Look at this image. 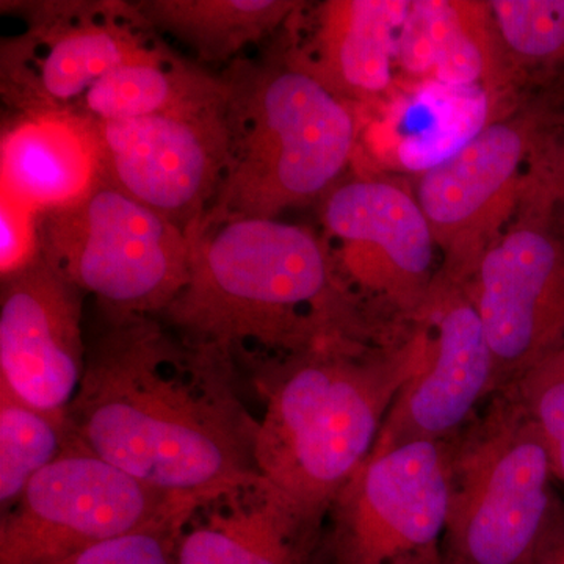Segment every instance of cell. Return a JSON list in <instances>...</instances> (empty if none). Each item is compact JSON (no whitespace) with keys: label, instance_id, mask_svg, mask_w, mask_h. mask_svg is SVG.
<instances>
[{"label":"cell","instance_id":"cell-1","mask_svg":"<svg viewBox=\"0 0 564 564\" xmlns=\"http://www.w3.org/2000/svg\"><path fill=\"white\" fill-rule=\"evenodd\" d=\"M228 364L158 317L106 321L68 408L82 445L154 491L193 499L258 475L259 417Z\"/></svg>","mask_w":564,"mask_h":564},{"label":"cell","instance_id":"cell-2","mask_svg":"<svg viewBox=\"0 0 564 564\" xmlns=\"http://www.w3.org/2000/svg\"><path fill=\"white\" fill-rule=\"evenodd\" d=\"M158 318L250 388L292 356L388 328L347 288L318 237L278 218L204 225L193 237L191 278Z\"/></svg>","mask_w":564,"mask_h":564},{"label":"cell","instance_id":"cell-3","mask_svg":"<svg viewBox=\"0 0 564 564\" xmlns=\"http://www.w3.org/2000/svg\"><path fill=\"white\" fill-rule=\"evenodd\" d=\"M421 323L378 339H340L292 356L251 384L263 403L256 462L300 510L328 521L372 455L386 417L422 361Z\"/></svg>","mask_w":564,"mask_h":564},{"label":"cell","instance_id":"cell-4","mask_svg":"<svg viewBox=\"0 0 564 564\" xmlns=\"http://www.w3.org/2000/svg\"><path fill=\"white\" fill-rule=\"evenodd\" d=\"M223 77L231 151L220 195L203 226L276 220L332 192L358 140L350 104L288 57L239 62Z\"/></svg>","mask_w":564,"mask_h":564},{"label":"cell","instance_id":"cell-5","mask_svg":"<svg viewBox=\"0 0 564 564\" xmlns=\"http://www.w3.org/2000/svg\"><path fill=\"white\" fill-rule=\"evenodd\" d=\"M543 437L511 389L451 441L447 564H532L562 505Z\"/></svg>","mask_w":564,"mask_h":564},{"label":"cell","instance_id":"cell-6","mask_svg":"<svg viewBox=\"0 0 564 564\" xmlns=\"http://www.w3.org/2000/svg\"><path fill=\"white\" fill-rule=\"evenodd\" d=\"M193 237L107 181L41 217V256L95 296L104 321L159 317L191 278Z\"/></svg>","mask_w":564,"mask_h":564},{"label":"cell","instance_id":"cell-7","mask_svg":"<svg viewBox=\"0 0 564 564\" xmlns=\"http://www.w3.org/2000/svg\"><path fill=\"white\" fill-rule=\"evenodd\" d=\"M195 499L154 491L70 434L63 454L2 514L0 564L58 563L104 541L180 518Z\"/></svg>","mask_w":564,"mask_h":564},{"label":"cell","instance_id":"cell-8","mask_svg":"<svg viewBox=\"0 0 564 564\" xmlns=\"http://www.w3.org/2000/svg\"><path fill=\"white\" fill-rule=\"evenodd\" d=\"M96 124L111 184L195 237L228 173L226 80L220 90L177 109Z\"/></svg>","mask_w":564,"mask_h":564},{"label":"cell","instance_id":"cell-9","mask_svg":"<svg viewBox=\"0 0 564 564\" xmlns=\"http://www.w3.org/2000/svg\"><path fill=\"white\" fill-rule=\"evenodd\" d=\"M451 503V441L373 448L326 521L333 564H397L443 543Z\"/></svg>","mask_w":564,"mask_h":564},{"label":"cell","instance_id":"cell-10","mask_svg":"<svg viewBox=\"0 0 564 564\" xmlns=\"http://www.w3.org/2000/svg\"><path fill=\"white\" fill-rule=\"evenodd\" d=\"M322 221L340 243L337 273L361 302L391 321H417L440 270L430 223L417 198L386 180L336 185Z\"/></svg>","mask_w":564,"mask_h":564},{"label":"cell","instance_id":"cell-11","mask_svg":"<svg viewBox=\"0 0 564 564\" xmlns=\"http://www.w3.org/2000/svg\"><path fill=\"white\" fill-rule=\"evenodd\" d=\"M547 98L492 121L451 161L421 174L415 198L443 252L440 280L464 285L519 209Z\"/></svg>","mask_w":564,"mask_h":564},{"label":"cell","instance_id":"cell-12","mask_svg":"<svg viewBox=\"0 0 564 564\" xmlns=\"http://www.w3.org/2000/svg\"><path fill=\"white\" fill-rule=\"evenodd\" d=\"M463 288L491 347L496 393L563 347L564 240L547 223L519 214Z\"/></svg>","mask_w":564,"mask_h":564},{"label":"cell","instance_id":"cell-13","mask_svg":"<svg viewBox=\"0 0 564 564\" xmlns=\"http://www.w3.org/2000/svg\"><path fill=\"white\" fill-rule=\"evenodd\" d=\"M417 322L422 361L397 395L377 448L452 441L496 393L491 347L463 285L437 278Z\"/></svg>","mask_w":564,"mask_h":564},{"label":"cell","instance_id":"cell-14","mask_svg":"<svg viewBox=\"0 0 564 564\" xmlns=\"http://www.w3.org/2000/svg\"><path fill=\"white\" fill-rule=\"evenodd\" d=\"M82 295L43 256L2 280L0 386L44 413H68L84 378Z\"/></svg>","mask_w":564,"mask_h":564},{"label":"cell","instance_id":"cell-15","mask_svg":"<svg viewBox=\"0 0 564 564\" xmlns=\"http://www.w3.org/2000/svg\"><path fill=\"white\" fill-rule=\"evenodd\" d=\"M328 562L326 522L303 513L261 474L196 497L176 545V564Z\"/></svg>","mask_w":564,"mask_h":564},{"label":"cell","instance_id":"cell-16","mask_svg":"<svg viewBox=\"0 0 564 564\" xmlns=\"http://www.w3.org/2000/svg\"><path fill=\"white\" fill-rule=\"evenodd\" d=\"M58 10L3 57V85L20 111L74 107L110 70L152 50L126 22L129 7Z\"/></svg>","mask_w":564,"mask_h":564},{"label":"cell","instance_id":"cell-17","mask_svg":"<svg viewBox=\"0 0 564 564\" xmlns=\"http://www.w3.org/2000/svg\"><path fill=\"white\" fill-rule=\"evenodd\" d=\"M109 181L98 124L82 111L18 113L0 141V191L41 215L69 209Z\"/></svg>","mask_w":564,"mask_h":564},{"label":"cell","instance_id":"cell-18","mask_svg":"<svg viewBox=\"0 0 564 564\" xmlns=\"http://www.w3.org/2000/svg\"><path fill=\"white\" fill-rule=\"evenodd\" d=\"M411 0H332L314 18L310 43L291 58L345 101L392 87L397 41Z\"/></svg>","mask_w":564,"mask_h":564},{"label":"cell","instance_id":"cell-19","mask_svg":"<svg viewBox=\"0 0 564 564\" xmlns=\"http://www.w3.org/2000/svg\"><path fill=\"white\" fill-rule=\"evenodd\" d=\"M395 62L411 79L484 87L496 98L511 69L489 2L467 0H411Z\"/></svg>","mask_w":564,"mask_h":564},{"label":"cell","instance_id":"cell-20","mask_svg":"<svg viewBox=\"0 0 564 564\" xmlns=\"http://www.w3.org/2000/svg\"><path fill=\"white\" fill-rule=\"evenodd\" d=\"M285 0H144L129 6L135 20L191 47L204 62L236 57L291 20Z\"/></svg>","mask_w":564,"mask_h":564},{"label":"cell","instance_id":"cell-21","mask_svg":"<svg viewBox=\"0 0 564 564\" xmlns=\"http://www.w3.org/2000/svg\"><path fill=\"white\" fill-rule=\"evenodd\" d=\"M496 104L484 87L422 80L397 124L392 161L419 176L437 169L497 120Z\"/></svg>","mask_w":564,"mask_h":564},{"label":"cell","instance_id":"cell-22","mask_svg":"<svg viewBox=\"0 0 564 564\" xmlns=\"http://www.w3.org/2000/svg\"><path fill=\"white\" fill-rule=\"evenodd\" d=\"M223 85V77L165 57L152 47L96 82L73 109L98 122L137 120L177 109Z\"/></svg>","mask_w":564,"mask_h":564},{"label":"cell","instance_id":"cell-23","mask_svg":"<svg viewBox=\"0 0 564 564\" xmlns=\"http://www.w3.org/2000/svg\"><path fill=\"white\" fill-rule=\"evenodd\" d=\"M68 415L50 414L0 386V508L7 513L70 440Z\"/></svg>","mask_w":564,"mask_h":564},{"label":"cell","instance_id":"cell-24","mask_svg":"<svg viewBox=\"0 0 564 564\" xmlns=\"http://www.w3.org/2000/svg\"><path fill=\"white\" fill-rule=\"evenodd\" d=\"M489 9L513 73L564 82V0H491Z\"/></svg>","mask_w":564,"mask_h":564},{"label":"cell","instance_id":"cell-25","mask_svg":"<svg viewBox=\"0 0 564 564\" xmlns=\"http://www.w3.org/2000/svg\"><path fill=\"white\" fill-rule=\"evenodd\" d=\"M518 212L547 223L564 240V87L549 96Z\"/></svg>","mask_w":564,"mask_h":564},{"label":"cell","instance_id":"cell-26","mask_svg":"<svg viewBox=\"0 0 564 564\" xmlns=\"http://www.w3.org/2000/svg\"><path fill=\"white\" fill-rule=\"evenodd\" d=\"M508 389L543 437L555 480L564 484V345Z\"/></svg>","mask_w":564,"mask_h":564},{"label":"cell","instance_id":"cell-27","mask_svg":"<svg viewBox=\"0 0 564 564\" xmlns=\"http://www.w3.org/2000/svg\"><path fill=\"white\" fill-rule=\"evenodd\" d=\"M185 513L162 524L104 541L54 564H176L177 538Z\"/></svg>","mask_w":564,"mask_h":564},{"label":"cell","instance_id":"cell-28","mask_svg":"<svg viewBox=\"0 0 564 564\" xmlns=\"http://www.w3.org/2000/svg\"><path fill=\"white\" fill-rule=\"evenodd\" d=\"M39 210L9 192L0 191V276L22 272L41 258Z\"/></svg>","mask_w":564,"mask_h":564},{"label":"cell","instance_id":"cell-29","mask_svg":"<svg viewBox=\"0 0 564 564\" xmlns=\"http://www.w3.org/2000/svg\"><path fill=\"white\" fill-rule=\"evenodd\" d=\"M532 564H564V508L545 534Z\"/></svg>","mask_w":564,"mask_h":564},{"label":"cell","instance_id":"cell-30","mask_svg":"<svg viewBox=\"0 0 564 564\" xmlns=\"http://www.w3.org/2000/svg\"><path fill=\"white\" fill-rule=\"evenodd\" d=\"M397 564H447L445 563L443 549L440 544H434L432 547L423 549L421 552L406 556L402 562Z\"/></svg>","mask_w":564,"mask_h":564}]
</instances>
